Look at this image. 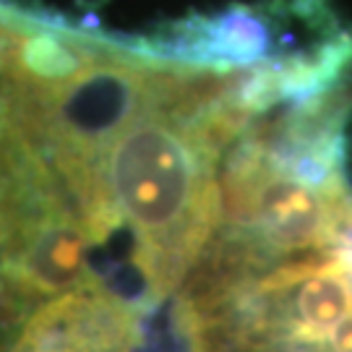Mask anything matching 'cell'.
<instances>
[{
  "instance_id": "cell-1",
  "label": "cell",
  "mask_w": 352,
  "mask_h": 352,
  "mask_svg": "<svg viewBox=\"0 0 352 352\" xmlns=\"http://www.w3.org/2000/svg\"><path fill=\"white\" fill-rule=\"evenodd\" d=\"M238 74L157 60L100 160L110 235H128L144 305L175 295L217 217V177L230 144L256 118Z\"/></svg>"
},
{
  "instance_id": "cell-3",
  "label": "cell",
  "mask_w": 352,
  "mask_h": 352,
  "mask_svg": "<svg viewBox=\"0 0 352 352\" xmlns=\"http://www.w3.org/2000/svg\"><path fill=\"white\" fill-rule=\"evenodd\" d=\"M342 32L327 0H272L193 13L144 37H126L141 55L167 63L238 74Z\"/></svg>"
},
{
  "instance_id": "cell-4",
  "label": "cell",
  "mask_w": 352,
  "mask_h": 352,
  "mask_svg": "<svg viewBox=\"0 0 352 352\" xmlns=\"http://www.w3.org/2000/svg\"><path fill=\"white\" fill-rule=\"evenodd\" d=\"M144 305L97 279L39 305L0 342V352H136Z\"/></svg>"
},
{
  "instance_id": "cell-2",
  "label": "cell",
  "mask_w": 352,
  "mask_h": 352,
  "mask_svg": "<svg viewBox=\"0 0 352 352\" xmlns=\"http://www.w3.org/2000/svg\"><path fill=\"white\" fill-rule=\"evenodd\" d=\"M100 243L60 173L0 123V334L39 305L97 282Z\"/></svg>"
}]
</instances>
